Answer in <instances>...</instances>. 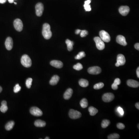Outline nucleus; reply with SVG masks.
<instances>
[{
	"label": "nucleus",
	"mask_w": 139,
	"mask_h": 139,
	"mask_svg": "<svg viewBox=\"0 0 139 139\" xmlns=\"http://www.w3.org/2000/svg\"><path fill=\"white\" fill-rule=\"evenodd\" d=\"M116 41L118 43L123 46H126L127 45L125 38L122 35H118L116 38Z\"/></svg>",
	"instance_id": "14"
},
{
	"label": "nucleus",
	"mask_w": 139,
	"mask_h": 139,
	"mask_svg": "<svg viewBox=\"0 0 139 139\" xmlns=\"http://www.w3.org/2000/svg\"><path fill=\"white\" fill-rule=\"evenodd\" d=\"M79 84L80 86L83 87H86L89 85V82L87 80L81 79L79 81Z\"/></svg>",
	"instance_id": "21"
},
{
	"label": "nucleus",
	"mask_w": 139,
	"mask_h": 139,
	"mask_svg": "<svg viewBox=\"0 0 139 139\" xmlns=\"http://www.w3.org/2000/svg\"><path fill=\"white\" fill-rule=\"evenodd\" d=\"M126 63V59L124 55L119 54L117 56V63L115 64L116 67H118L125 65Z\"/></svg>",
	"instance_id": "7"
},
{
	"label": "nucleus",
	"mask_w": 139,
	"mask_h": 139,
	"mask_svg": "<svg viewBox=\"0 0 139 139\" xmlns=\"http://www.w3.org/2000/svg\"><path fill=\"white\" fill-rule=\"evenodd\" d=\"M32 78H29L27 79L26 81V84L27 87L28 89H30L31 88V86L32 85Z\"/></svg>",
	"instance_id": "32"
},
{
	"label": "nucleus",
	"mask_w": 139,
	"mask_h": 139,
	"mask_svg": "<svg viewBox=\"0 0 139 139\" xmlns=\"http://www.w3.org/2000/svg\"><path fill=\"white\" fill-rule=\"evenodd\" d=\"M14 0H8V1L10 3H12L14 2Z\"/></svg>",
	"instance_id": "44"
},
{
	"label": "nucleus",
	"mask_w": 139,
	"mask_h": 139,
	"mask_svg": "<svg viewBox=\"0 0 139 139\" xmlns=\"http://www.w3.org/2000/svg\"><path fill=\"white\" fill-rule=\"evenodd\" d=\"M137 75L138 77L139 78V67H138V68L137 69Z\"/></svg>",
	"instance_id": "41"
},
{
	"label": "nucleus",
	"mask_w": 139,
	"mask_h": 139,
	"mask_svg": "<svg viewBox=\"0 0 139 139\" xmlns=\"http://www.w3.org/2000/svg\"><path fill=\"white\" fill-rule=\"evenodd\" d=\"M88 72L90 74L92 75H97L101 73V69L97 66L91 67L88 69Z\"/></svg>",
	"instance_id": "9"
},
{
	"label": "nucleus",
	"mask_w": 139,
	"mask_h": 139,
	"mask_svg": "<svg viewBox=\"0 0 139 139\" xmlns=\"http://www.w3.org/2000/svg\"><path fill=\"white\" fill-rule=\"evenodd\" d=\"M112 88L114 90H116L118 89V85L114 83L112 84Z\"/></svg>",
	"instance_id": "38"
},
{
	"label": "nucleus",
	"mask_w": 139,
	"mask_h": 139,
	"mask_svg": "<svg viewBox=\"0 0 139 139\" xmlns=\"http://www.w3.org/2000/svg\"><path fill=\"white\" fill-rule=\"evenodd\" d=\"M85 52L84 51H82V52L79 53L76 56H75V58L76 60H80L84 57H85Z\"/></svg>",
	"instance_id": "28"
},
{
	"label": "nucleus",
	"mask_w": 139,
	"mask_h": 139,
	"mask_svg": "<svg viewBox=\"0 0 139 139\" xmlns=\"http://www.w3.org/2000/svg\"><path fill=\"white\" fill-rule=\"evenodd\" d=\"M104 86V84L102 82L98 83L94 85V88L95 89L98 90L103 88Z\"/></svg>",
	"instance_id": "30"
},
{
	"label": "nucleus",
	"mask_w": 139,
	"mask_h": 139,
	"mask_svg": "<svg viewBox=\"0 0 139 139\" xmlns=\"http://www.w3.org/2000/svg\"><path fill=\"white\" fill-rule=\"evenodd\" d=\"M2 89L1 87L0 86V93L2 91Z\"/></svg>",
	"instance_id": "45"
},
{
	"label": "nucleus",
	"mask_w": 139,
	"mask_h": 139,
	"mask_svg": "<svg viewBox=\"0 0 139 139\" xmlns=\"http://www.w3.org/2000/svg\"><path fill=\"white\" fill-rule=\"evenodd\" d=\"M73 93V91L71 88H69L64 93L63 97L66 100H68L71 98Z\"/></svg>",
	"instance_id": "17"
},
{
	"label": "nucleus",
	"mask_w": 139,
	"mask_h": 139,
	"mask_svg": "<svg viewBox=\"0 0 139 139\" xmlns=\"http://www.w3.org/2000/svg\"><path fill=\"white\" fill-rule=\"evenodd\" d=\"M81 31V30H80V29H77V30H76V31H75V34H79L80 33Z\"/></svg>",
	"instance_id": "40"
},
{
	"label": "nucleus",
	"mask_w": 139,
	"mask_h": 139,
	"mask_svg": "<svg viewBox=\"0 0 139 139\" xmlns=\"http://www.w3.org/2000/svg\"><path fill=\"white\" fill-rule=\"evenodd\" d=\"M128 85L133 88H137L139 86V83L138 81L133 80H129L127 82Z\"/></svg>",
	"instance_id": "16"
},
{
	"label": "nucleus",
	"mask_w": 139,
	"mask_h": 139,
	"mask_svg": "<svg viewBox=\"0 0 139 139\" xmlns=\"http://www.w3.org/2000/svg\"><path fill=\"white\" fill-rule=\"evenodd\" d=\"M31 114L36 116H40L43 115V112L39 108L36 107H32L30 110Z\"/></svg>",
	"instance_id": "10"
},
{
	"label": "nucleus",
	"mask_w": 139,
	"mask_h": 139,
	"mask_svg": "<svg viewBox=\"0 0 139 139\" xmlns=\"http://www.w3.org/2000/svg\"><path fill=\"white\" fill-rule=\"evenodd\" d=\"M7 102L3 101L1 103V107H0V111L3 113H5L7 111L8 107L7 106Z\"/></svg>",
	"instance_id": "20"
},
{
	"label": "nucleus",
	"mask_w": 139,
	"mask_h": 139,
	"mask_svg": "<svg viewBox=\"0 0 139 139\" xmlns=\"http://www.w3.org/2000/svg\"><path fill=\"white\" fill-rule=\"evenodd\" d=\"M100 38L104 42H109L111 40V37L108 33L106 31L102 30L99 32Z\"/></svg>",
	"instance_id": "4"
},
{
	"label": "nucleus",
	"mask_w": 139,
	"mask_h": 139,
	"mask_svg": "<svg viewBox=\"0 0 139 139\" xmlns=\"http://www.w3.org/2000/svg\"><path fill=\"white\" fill-rule=\"evenodd\" d=\"M135 48L136 49H137L138 50H139V43H137L136 44H135Z\"/></svg>",
	"instance_id": "39"
},
{
	"label": "nucleus",
	"mask_w": 139,
	"mask_h": 139,
	"mask_svg": "<svg viewBox=\"0 0 139 139\" xmlns=\"http://www.w3.org/2000/svg\"><path fill=\"white\" fill-rule=\"evenodd\" d=\"M120 135L117 133L111 134L109 135L108 137V139H118L120 138Z\"/></svg>",
	"instance_id": "29"
},
{
	"label": "nucleus",
	"mask_w": 139,
	"mask_h": 139,
	"mask_svg": "<svg viewBox=\"0 0 139 139\" xmlns=\"http://www.w3.org/2000/svg\"><path fill=\"white\" fill-rule=\"evenodd\" d=\"M21 61L22 65L25 67H30L31 66V60L27 55H23L22 56Z\"/></svg>",
	"instance_id": "2"
},
{
	"label": "nucleus",
	"mask_w": 139,
	"mask_h": 139,
	"mask_svg": "<svg viewBox=\"0 0 139 139\" xmlns=\"http://www.w3.org/2000/svg\"><path fill=\"white\" fill-rule=\"evenodd\" d=\"M5 48L8 50H10L12 48L13 46V40L11 37H8L5 40Z\"/></svg>",
	"instance_id": "12"
},
{
	"label": "nucleus",
	"mask_w": 139,
	"mask_h": 139,
	"mask_svg": "<svg viewBox=\"0 0 139 139\" xmlns=\"http://www.w3.org/2000/svg\"><path fill=\"white\" fill-rule=\"evenodd\" d=\"M89 112L90 114L92 116H95L98 112V110L93 106H91L89 108Z\"/></svg>",
	"instance_id": "25"
},
{
	"label": "nucleus",
	"mask_w": 139,
	"mask_h": 139,
	"mask_svg": "<svg viewBox=\"0 0 139 139\" xmlns=\"http://www.w3.org/2000/svg\"><path fill=\"white\" fill-rule=\"evenodd\" d=\"M7 1V0H0V3H4Z\"/></svg>",
	"instance_id": "42"
},
{
	"label": "nucleus",
	"mask_w": 139,
	"mask_h": 139,
	"mask_svg": "<svg viewBox=\"0 0 139 139\" xmlns=\"http://www.w3.org/2000/svg\"><path fill=\"white\" fill-rule=\"evenodd\" d=\"M135 106H136V108L137 109H139V103H137L135 104Z\"/></svg>",
	"instance_id": "43"
},
{
	"label": "nucleus",
	"mask_w": 139,
	"mask_h": 139,
	"mask_svg": "<svg viewBox=\"0 0 139 139\" xmlns=\"http://www.w3.org/2000/svg\"><path fill=\"white\" fill-rule=\"evenodd\" d=\"M14 2L15 3V4H17V3L15 2Z\"/></svg>",
	"instance_id": "47"
},
{
	"label": "nucleus",
	"mask_w": 139,
	"mask_h": 139,
	"mask_svg": "<svg viewBox=\"0 0 139 139\" xmlns=\"http://www.w3.org/2000/svg\"><path fill=\"white\" fill-rule=\"evenodd\" d=\"M14 26L15 30L19 32L21 31L23 29V23L20 19H17L14 22Z\"/></svg>",
	"instance_id": "6"
},
{
	"label": "nucleus",
	"mask_w": 139,
	"mask_h": 139,
	"mask_svg": "<svg viewBox=\"0 0 139 139\" xmlns=\"http://www.w3.org/2000/svg\"><path fill=\"white\" fill-rule=\"evenodd\" d=\"M42 34L44 38L46 39H50L52 36L50 26L48 23H44L43 25Z\"/></svg>",
	"instance_id": "1"
},
{
	"label": "nucleus",
	"mask_w": 139,
	"mask_h": 139,
	"mask_svg": "<svg viewBox=\"0 0 139 139\" xmlns=\"http://www.w3.org/2000/svg\"><path fill=\"white\" fill-rule=\"evenodd\" d=\"M73 68L77 70H80L83 69V66L81 63H79L76 65H74L73 67Z\"/></svg>",
	"instance_id": "31"
},
{
	"label": "nucleus",
	"mask_w": 139,
	"mask_h": 139,
	"mask_svg": "<svg viewBox=\"0 0 139 139\" xmlns=\"http://www.w3.org/2000/svg\"><path fill=\"white\" fill-rule=\"evenodd\" d=\"M119 11L121 14L123 16H126L128 14L130 11L129 7L128 6H122L120 7Z\"/></svg>",
	"instance_id": "13"
},
{
	"label": "nucleus",
	"mask_w": 139,
	"mask_h": 139,
	"mask_svg": "<svg viewBox=\"0 0 139 139\" xmlns=\"http://www.w3.org/2000/svg\"><path fill=\"white\" fill-rule=\"evenodd\" d=\"M118 113L120 114V115H121L123 116L124 113L123 109L122 108H121V107H118Z\"/></svg>",
	"instance_id": "36"
},
{
	"label": "nucleus",
	"mask_w": 139,
	"mask_h": 139,
	"mask_svg": "<svg viewBox=\"0 0 139 139\" xmlns=\"http://www.w3.org/2000/svg\"><path fill=\"white\" fill-rule=\"evenodd\" d=\"M94 40L96 43L97 48L98 50H102L105 48V44L104 42L99 37H96L94 38Z\"/></svg>",
	"instance_id": "3"
},
{
	"label": "nucleus",
	"mask_w": 139,
	"mask_h": 139,
	"mask_svg": "<svg viewBox=\"0 0 139 139\" xmlns=\"http://www.w3.org/2000/svg\"><path fill=\"white\" fill-rule=\"evenodd\" d=\"M34 125L37 127H44V126H45L46 123L45 122L43 121L37 120L34 122Z\"/></svg>",
	"instance_id": "19"
},
{
	"label": "nucleus",
	"mask_w": 139,
	"mask_h": 139,
	"mask_svg": "<svg viewBox=\"0 0 139 139\" xmlns=\"http://www.w3.org/2000/svg\"><path fill=\"white\" fill-rule=\"evenodd\" d=\"M117 127L118 129L123 130L125 128V126L122 123H119L117 124Z\"/></svg>",
	"instance_id": "35"
},
{
	"label": "nucleus",
	"mask_w": 139,
	"mask_h": 139,
	"mask_svg": "<svg viewBox=\"0 0 139 139\" xmlns=\"http://www.w3.org/2000/svg\"><path fill=\"white\" fill-rule=\"evenodd\" d=\"M114 83L115 84H116L117 85H119L121 83V81L120 79L117 78V79H116L114 80Z\"/></svg>",
	"instance_id": "37"
},
{
	"label": "nucleus",
	"mask_w": 139,
	"mask_h": 139,
	"mask_svg": "<svg viewBox=\"0 0 139 139\" xmlns=\"http://www.w3.org/2000/svg\"><path fill=\"white\" fill-rule=\"evenodd\" d=\"M21 87L20 86L19 84H17L14 87V93H17L21 91Z\"/></svg>",
	"instance_id": "33"
},
{
	"label": "nucleus",
	"mask_w": 139,
	"mask_h": 139,
	"mask_svg": "<svg viewBox=\"0 0 139 139\" xmlns=\"http://www.w3.org/2000/svg\"><path fill=\"white\" fill-rule=\"evenodd\" d=\"M67 46L68 50L69 51H71L73 49V45L74 44L73 41H71L70 40L67 39L65 41Z\"/></svg>",
	"instance_id": "22"
},
{
	"label": "nucleus",
	"mask_w": 139,
	"mask_h": 139,
	"mask_svg": "<svg viewBox=\"0 0 139 139\" xmlns=\"http://www.w3.org/2000/svg\"><path fill=\"white\" fill-rule=\"evenodd\" d=\"M80 36L82 38L87 36L88 34V32L86 30H82L80 32Z\"/></svg>",
	"instance_id": "34"
},
{
	"label": "nucleus",
	"mask_w": 139,
	"mask_h": 139,
	"mask_svg": "<svg viewBox=\"0 0 139 139\" xmlns=\"http://www.w3.org/2000/svg\"><path fill=\"white\" fill-rule=\"evenodd\" d=\"M50 65L53 67L57 68H62L63 67V63L62 62L56 60L51 61L50 62Z\"/></svg>",
	"instance_id": "15"
},
{
	"label": "nucleus",
	"mask_w": 139,
	"mask_h": 139,
	"mask_svg": "<svg viewBox=\"0 0 139 139\" xmlns=\"http://www.w3.org/2000/svg\"><path fill=\"white\" fill-rule=\"evenodd\" d=\"M110 122L108 120H104L101 123L102 127L103 128H106L110 125Z\"/></svg>",
	"instance_id": "27"
},
{
	"label": "nucleus",
	"mask_w": 139,
	"mask_h": 139,
	"mask_svg": "<svg viewBox=\"0 0 139 139\" xmlns=\"http://www.w3.org/2000/svg\"><path fill=\"white\" fill-rule=\"evenodd\" d=\"M114 98L113 94L111 93H106L103 96V100L106 103H108L113 101Z\"/></svg>",
	"instance_id": "11"
},
{
	"label": "nucleus",
	"mask_w": 139,
	"mask_h": 139,
	"mask_svg": "<svg viewBox=\"0 0 139 139\" xmlns=\"http://www.w3.org/2000/svg\"><path fill=\"white\" fill-rule=\"evenodd\" d=\"M36 14L38 16H41L44 11V6L43 3H37L35 7Z\"/></svg>",
	"instance_id": "8"
},
{
	"label": "nucleus",
	"mask_w": 139,
	"mask_h": 139,
	"mask_svg": "<svg viewBox=\"0 0 139 139\" xmlns=\"http://www.w3.org/2000/svg\"><path fill=\"white\" fill-rule=\"evenodd\" d=\"M91 0H87L85 2V4L84 5V9L86 11H90L91 10V5L90 3H91Z\"/></svg>",
	"instance_id": "23"
},
{
	"label": "nucleus",
	"mask_w": 139,
	"mask_h": 139,
	"mask_svg": "<svg viewBox=\"0 0 139 139\" xmlns=\"http://www.w3.org/2000/svg\"><path fill=\"white\" fill-rule=\"evenodd\" d=\"M80 105L83 108H86L88 106V103L87 99L85 98L83 99L80 102Z\"/></svg>",
	"instance_id": "26"
},
{
	"label": "nucleus",
	"mask_w": 139,
	"mask_h": 139,
	"mask_svg": "<svg viewBox=\"0 0 139 139\" xmlns=\"http://www.w3.org/2000/svg\"><path fill=\"white\" fill-rule=\"evenodd\" d=\"M69 116L70 118L75 120L80 118L82 116V114L79 111L71 109L69 111Z\"/></svg>",
	"instance_id": "5"
},
{
	"label": "nucleus",
	"mask_w": 139,
	"mask_h": 139,
	"mask_svg": "<svg viewBox=\"0 0 139 139\" xmlns=\"http://www.w3.org/2000/svg\"><path fill=\"white\" fill-rule=\"evenodd\" d=\"M60 77L57 75H54L51 78V79L50 80V84L52 85H55L57 84L59 82Z\"/></svg>",
	"instance_id": "18"
},
{
	"label": "nucleus",
	"mask_w": 139,
	"mask_h": 139,
	"mask_svg": "<svg viewBox=\"0 0 139 139\" xmlns=\"http://www.w3.org/2000/svg\"><path fill=\"white\" fill-rule=\"evenodd\" d=\"M45 139H50V138H49V137H46V138H45Z\"/></svg>",
	"instance_id": "46"
},
{
	"label": "nucleus",
	"mask_w": 139,
	"mask_h": 139,
	"mask_svg": "<svg viewBox=\"0 0 139 139\" xmlns=\"http://www.w3.org/2000/svg\"><path fill=\"white\" fill-rule=\"evenodd\" d=\"M14 122L13 121H10L6 124L5 126V128L6 130L10 131L13 128L14 125Z\"/></svg>",
	"instance_id": "24"
}]
</instances>
